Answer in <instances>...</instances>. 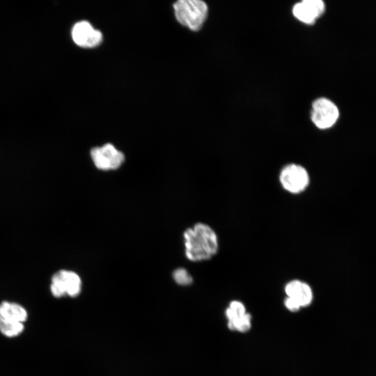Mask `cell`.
I'll use <instances>...</instances> for the list:
<instances>
[{
    "label": "cell",
    "mask_w": 376,
    "mask_h": 376,
    "mask_svg": "<svg viewBox=\"0 0 376 376\" xmlns=\"http://www.w3.org/2000/svg\"><path fill=\"white\" fill-rule=\"evenodd\" d=\"M173 9L178 22L193 31L201 29L208 12L206 3L201 0H179Z\"/></svg>",
    "instance_id": "2"
},
{
    "label": "cell",
    "mask_w": 376,
    "mask_h": 376,
    "mask_svg": "<svg viewBox=\"0 0 376 376\" xmlns=\"http://www.w3.org/2000/svg\"><path fill=\"white\" fill-rule=\"evenodd\" d=\"M246 313L245 307L242 303L238 301L230 302L226 309V315L228 321H233L243 316Z\"/></svg>",
    "instance_id": "13"
},
{
    "label": "cell",
    "mask_w": 376,
    "mask_h": 376,
    "mask_svg": "<svg viewBox=\"0 0 376 376\" xmlns=\"http://www.w3.org/2000/svg\"><path fill=\"white\" fill-rule=\"evenodd\" d=\"M91 157L95 166L102 171L116 170L125 160L124 154L111 143L92 148Z\"/></svg>",
    "instance_id": "6"
},
{
    "label": "cell",
    "mask_w": 376,
    "mask_h": 376,
    "mask_svg": "<svg viewBox=\"0 0 376 376\" xmlns=\"http://www.w3.org/2000/svg\"><path fill=\"white\" fill-rule=\"evenodd\" d=\"M24 329V323L8 321L0 318V332L6 337H16L21 334Z\"/></svg>",
    "instance_id": "11"
},
{
    "label": "cell",
    "mask_w": 376,
    "mask_h": 376,
    "mask_svg": "<svg viewBox=\"0 0 376 376\" xmlns=\"http://www.w3.org/2000/svg\"><path fill=\"white\" fill-rule=\"evenodd\" d=\"M324 10L325 4L322 0H304L295 4L292 13L299 21L313 24L323 15Z\"/></svg>",
    "instance_id": "8"
},
{
    "label": "cell",
    "mask_w": 376,
    "mask_h": 376,
    "mask_svg": "<svg viewBox=\"0 0 376 376\" xmlns=\"http://www.w3.org/2000/svg\"><path fill=\"white\" fill-rule=\"evenodd\" d=\"M50 290L52 295L57 298L65 295L75 297L81 292V281L77 273L62 269L52 276Z\"/></svg>",
    "instance_id": "3"
},
{
    "label": "cell",
    "mask_w": 376,
    "mask_h": 376,
    "mask_svg": "<svg viewBox=\"0 0 376 376\" xmlns=\"http://www.w3.org/2000/svg\"><path fill=\"white\" fill-rule=\"evenodd\" d=\"M279 180L284 189L292 194H299L308 187L309 175L302 166L290 164L283 168Z\"/></svg>",
    "instance_id": "5"
},
{
    "label": "cell",
    "mask_w": 376,
    "mask_h": 376,
    "mask_svg": "<svg viewBox=\"0 0 376 376\" xmlns=\"http://www.w3.org/2000/svg\"><path fill=\"white\" fill-rule=\"evenodd\" d=\"M285 307L290 311L295 312L299 310L301 306L295 299L287 297L285 300Z\"/></svg>",
    "instance_id": "15"
},
{
    "label": "cell",
    "mask_w": 376,
    "mask_h": 376,
    "mask_svg": "<svg viewBox=\"0 0 376 376\" xmlns=\"http://www.w3.org/2000/svg\"><path fill=\"white\" fill-rule=\"evenodd\" d=\"M173 278L175 281L182 285H189L192 283V277L184 268H178L173 272Z\"/></svg>",
    "instance_id": "14"
},
{
    "label": "cell",
    "mask_w": 376,
    "mask_h": 376,
    "mask_svg": "<svg viewBox=\"0 0 376 376\" xmlns=\"http://www.w3.org/2000/svg\"><path fill=\"white\" fill-rule=\"evenodd\" d=\"M0 318L24 323L28 318V313L22 305L17 303L3 301L0 304Z\"/></svg>",
    "instance_id": "10"
},
{
    "label": "cell",
    "mask_w": 376,
    "mask_h": 376,
    "mask_svg": "<svg viewBox=\"0 0 376 376\" xmlns=\"http://www.w3.org/2000/svg\"><path fill=\"white\" fill-rule=\"evenodd\" d=\"M338 107L328 98L320 97L312 104L311 120L319 129L333 127L339 118Z\"/></svg>",
    "instance_id": "4"
},
{
    "label": "cell",
    "mask_w": 376,
    "mask_h": 376,
    "mask_svg": "<svg viewBox=\"0 0 376 376\" xmlns=\"http://www.w3.org/2000/svg\"><path fill=\"white\" fill-rule=\"evenodd\" d=\"M72 38L76 45L84 48L97 47L102 41V33L84 20L78 22L73 26Z\"/></svg>",
    "instance_id": "7"
},
{
    "label": "cell",
    "mask_w": 376,
    "mask_h": 376,
    "mask_svg": "<svg viewBox=\"0 0 376 376\" xmlns=\"http://www.w3.org/2000/svg\"><path fill=\"white\" fill-rule=\"evenodd\" d=\"M288 297L297 301L302 306L309 305L313 299V292L311 287L299 280H292L285 287Z\"/></svg>",
    "instance_id": "9"
},
{
    "label": "cell",
    "mask_w": 376,
    "mask_h": 376,
    "mask_svg": "<svg viewBox=\"0 0 376 376\" xmlns=\"http://www.w3.org/2000/svg\"><path fill=\"white\" fill-rule=\"evenodd\" d=\"M228 327L231 330L246 332L251 328V315L246 313L243 316L233 321L228 322Z\"/></svg>",
    "instance_id": "12"
},
{
    "label": "cell",
    "mask_w": 376,
    "mask_h": 376,
    "mask_svg": "<svg viewBox=\"0 0 376 376\" xmlns=\"http://www.w3.org/2000/svg\"><path fill=\"white\" fill-rule=\"evenodd\" d=\"M185 255L191 261L207 260L218 251V238L208 225L197 223L184 232Z\"/></svg>",
    "instance_id": "1"
}]
</instances>
